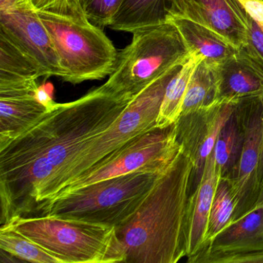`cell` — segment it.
<instances>
[{"instance_id":"obj_1","label":"cell","mask_w":263,"mask_h":263,"mask_svg":"<svg viewBox=\"0 0 263 263\" xmlns=\"http://www.w3.org/2000/svg\"><path fill=\"white\" fill-rule=\"evenodd\" d=\"M132 100L118 99L102 86L60 104L0 146L1 226L36 213L38 186L73 158L93 137L108 128Z\"/></svg>"},{"instance_id":"obj_2","label":"cell","mask_w":263,"mask_h":263,"mask_svg":"<svg viewBox=\"0 0 263 263\" xmlns=\"http://www.w3.org/2000/svg\"><path fill=\"white\" fill-rule=\"evenodd\" d=\"M192 172L193 163L181 148L135 213L115 228L125 262L176 263L187 257Z\"/></svg>"},{"instance_id":"obj_3","label":"cell","mask_w":263,"mask_h":263,"mask_svg":"<svg viewBox=\"0 0 263 263\" xmlns=\"http://www.w3.org/2000/svg\"><path fill=\"white\" fill-rule=\"evenodd\" d=\"M182 65L169 69L132 100L115 122L93 137L81 150L44 180L36 190V213L73 180L113 155L141 134L156 127L167 84Z\"/></svg>"},{"instance_id":"obj_4","label":"cell","mask_w":263,"mask_h":263,"mask_svg":"<svg viewBox=\"0 0 263 263\" xmlns=\"http://www.w3.org/2000/svg\"><path fill=\"white\" fill-rule=\"evenodd\" d=\"M132 33V42L118 52L113 72L101 85L118 99H133L169 69L183 65L192 54L177 27L169 21Z\"/></svg>"},{"instance_id":"obj_5","label":"cell","mask_w":263,"mask_h":263,"mask_svg":"<svg viewBox=\"0 0 263 263\" xmlns=\"http://www.w3.org/2000/svg\"><path fill=\"white\" fill-rule=\"evenodd\" d=\"M4 226L37 243L63 263L126 261L115 226L48 215L13 217Z\"/></svg>"},{"instance_id":"obj_6","label":"cell","mask_w":263,"mask_h":263,"mask_svg":"<svg viewBox=\"0 0 263 263\" xmlns=\"http://www.w3.org/2000/svg\"><path fill=\"white\" fill-rule=\"evenodd\" d=\"M159 175L137 172L98 181L44 203L39 213L116 228L135 213Z\"/></svg>"},{"instance_id":"obj_7","label":"cell","mask_w":263,"mask_h":263,"mask_svg":"<svg viewBox=\"0 0 263 263\" xmlns=\"http://www.w3.org/2000/svg\"><path fill=\"white\" fill-rule=\"evenodd\" d=\"M38 15L59 55L64 81L78 84L110 76L118 52L103 29L50 13Z\"/></svg>"},{"instance_id":"obj_8","label":"cell","mask_w":263,"mask_h":263,"mask_svg":"<svg viewBox=\"0 0 263 263\" xmlns=\"http://www.w3.org/2000/svg\"><path fill=\"white\" fill-rule=\"evenodd\" d=\"M181 148L175 124L164 128L154 127L73 180L53 198L120 175L137 172L162 173Z\"/></svg>"},{"instance_id":"obj_9","label":"cell","mask_w":263,"mask_h":263,"mask_svg":"<svg viewBox=\"0 0 263 263\" xmlns=\"http://www.w3.org/2000/svg\"><path fill=\"white\" fill-rule=\"evenodd\" d=\"M0 32L37 64L44 78H64L54 44L30 0H13L0 4Z\"/></svg>"},{"instance_id":"obj_10","label":"cell","mask_w":263,"mask_h":263,"mask_svg":"<svg viewBox=\"0 0 263 263\" xmlns=\"http://www.w3.org/2000/svg\"><path fill=\"white\" fill-rule=\"evenodd\" d=\"M244 132V144L236 179L232 183L235 201L233 221L256 205L259 196L258 178L263 127L261 96L240 100L237 104Z\"/></svg>"},{"instance_id":"obj_11","label":"cell","mask_w":263,"mask_h":263,"mask_svg":"<svg viewBox=\"0 0 263 263\" xmlns=\"http://www.w3.org/2000/svg\"><path fill=\"white\" fill-rule=\"evenodd\" d=\"M238 101L218 100L208 107L181 115L175 123L178 141L193 163L191 194L199 184L220 130Z\"/></svg>"},{"instance_id":"obj_12","label":"cell","mask_w":263,"mask_h":263,"mask_svg":"<svg viewBox=\"0 0 263 263\" xmlns=\"http://www.w3.org/2000/svg\"><path fill=\"white\" fill-rule=\"evenodd\" d=\"M168 16L209 27L239 50L247 44L238 0H168Z\"/></svg>"},{"instance_id":"obj_13","label":"cell","mask_w":263,"mask_h":263,"mask_svg":"<svg viewBox=\"0 0 263 263\" xmlns=\"http://www.w3.org/2000/svg\"><path fill=\"white\" fill-rule=\"evenodd\" d=\"M263 250V203L232 221L189 263H204L217 255Z\"/></svg>"},{"instance_id":"obj_14","label":"cell","mask_w":263,"mask_h":263,"mask_svg":"<svg viewBox=\"0 0 263 263\" xmlns=\"http://www.w3.org/2000/svg\"><path fill=\"white\" fill-rule=\"evenodd\" d=\"M221 178L214 152L209 155L202 178L189 196L187 212V262L196 256L204 246L211 208Z\"/></svg>"},{"instance_id":"obj_15","label":"cell","mask_w":263,"mask_h":263,"mask_svg":"<svg viewBox=\"0 0 263 263\" xmlns=\"http://www.w3.org/2000/svg\"><path fill=\"white\" fill-rule=\"evenodd\" d=\"M38 87L0 88V146L14 139L48 111L35 98Z\"/></svg>"},{"instance_id":"obj_16","label":"cell","mask_w":263,"mask_h":263,"mask_svg":"<svg viewBox=\"0 0 263 263\" xmlns=\"http://www.w3.org/2000/svg\"><path fill=\"white\" fill-rule=\"evenodd\" d=\"M218 100L238 101L263 95V69L241 50L215 66Z\"/></svg>"},{"instance_id":"obj_17","label":"cell","mask_w":263,"mask_h":263,"mask_svg":"<svg viewBox=\"0 0 263 263\" xmlns=\"http://www.w3.org/2000/svg\"><path fill=\"white\" fill-rule=\"evenodd\" d=\"M167 21L177 27L189 51L201 55L208 64L218 65L238 53L236 47L205 26L176 16H168Z\"/></svg>"},{"instance_id":"obj_18","label":"cell","mask_w":263,"mask_h":263,"mask_svg":"<svg viewBox=\"0 0 263 263\" xmlns=\"http://www.w3.org/2000/svg\"><path fill=\"white\" fill-rule=\"evenodd\" d=\"M42 77L37 64L0 32V87L35 85Z\"/></svg>"},{"instance_id":"obj_19","label":"cell","mask_w":263,"mask_h":263,"mask_svg":"<svg viewBox=\"0 0 263 263\" xmlns=\"http://www.w3.org/2000/svg\"><path fill=\"white\" fill-rule=\"evenodd\" d=\"M237 104L233 113L220 130L213 150L215 161L221 172V178L232 183L238 175L244 144V132Z\"/></svg>"},{"instance_id":"obj_20","label":"cell","mask_w":263,"mask_h":263,"mask_svg":"<svg viewBox=\"0 0 263 263\" xmlns=\"http://www.w3.org/2000/svg\"><path fill=\"white\" fill-rule=\"evenodd\" d=\"M168 17V0H124L110 28L132 33L138 29L164 24Z\"/></svg>"},{"instance_id":"obj_21","label":"cell","mask_w":263,"mask_h":263,"mask_svg":"<svg viewBox=\"0 0 263 263\" xmlns=\"http://www.w3.org/2000/svg\"><path fill=\"white\" fill-rule=\"evenodd\" d=\"M204 58L195 52L181 66L167 84L157 119V127L164 128L175 124L181 117L189 81L197 66Z\"/></svg>"},{"instance_id":"obj_22","label":"cell","mask_w":263,"mask_h":263,"mask_svg":"<svg viewBox=\"0 0 263 263\" xmlns=\"http://www.w3.org/2000/svg\"><path fill=\"white\" fill-rule=\"evenodd\" d=\"M215 66L208 64L204 59L197 66L187 86L181 116L218 101Z\"/></svg>"},{"instance_id":"obj_23","label":"cell","mask_w":263,"mask_h":263,"mask_svg":"<svg viewBox=\"0 0 263 263\" xmlns=\"http://www.w3.org/2000/svg\"><path fill=\"white\" fill-rule=\"evenodd\" d=\"M0 249L20 259L35 263H63L37 243L7 226L0 228Z\"/></svg>"},{"instance_id":"obj_24","label":"cell","mask_w":263,"mask_h":263,"mask_svg":"<svg viewBox=\"0 0 263 263\" xmlns=\"http://www.w3.org/2000/svg\"><path fill=\"white\" fill-rule=\"evenodd\" d=\"M235 211V201L232 182L220 178L211 208L203 249L233 221Z\"/></svg>"},{"instance_id":"obj_25","label":"cell","mask_w":263,"mask_h":263,"mask_svg":"<svg viewBox=\"0 0 263 263\" xmlns=\"http://www.w3.org/2000/svg\"><path fill=\"white\" fill-rule=\"evenodd\" d=\"M30 2L38 13L69 18L81 24L90 23L86 14L85 0H30Z\"/></svg>"},{"instance_id":"obj_26","label":"cell","mask_w":263,"mask_h":263,"mask_svg":"<svg viewBox=\"0 0 263 263\" xmlns=\"http://www.w3.org/2000/svg\"><path fill=\"white\" fill-rule=\"evenodd\" d=\"M124 0H85L86 14L92 24L100 28L110 27Z\"/></svg>"},{"instance_id":"obj_27","label":"cell","mask_w":263,"mask_h":263,"mask_svg":"<svg viewBox=\"0 0 263 263\" xmlns=\"http://www.w3.org/2000/svg\"><path fill=\"white\" fill-rule=\"evenodd\" d=\"M243 24L247 30V44L239 49L263 69V30L240 4Z\"/></svg>"},{"instance_id":"obj_28","label":"cell","mask_w":263,"mask_h":263,"mask_svg":"<svg viewBox=\"0 0 263 263\" xmlns=\"http://www.w3.org/2000/svg\"><path fill=\"white\" fill-rule=\"evenodd\" d=\"M204 263H263V250L217 255L208 258Z\"/></svg>"},{"instance_id":"obj_29","label":"cell","mask_w":263,"mask_h":263,"mask_svg":"<svg viewBox=\"0 0 263 263\" xmlns=\"http://www.w3.org/2000/svg\"><path fill=\"white\" fill-rule=\"evenodd\" d=\"M249 16L263 30V0H238Z\"/></svg>"},{"instance_id":"obj_30","label":"cell","mask_w":263,"mask_h":263,"mask_svg":"<svg viewBox=\"0 0 263 263\" xmlns=\"http://www.w3.org/2000/svg\"><path fill=\"white\" fill-rule=\"evenodd\" d=\"M34 95L38 102L45 107L48 111L53 110L58 104V103L53 101L51 95L44 85L39 86L35 91Z\"/></svg>"},{"instance_id":"obj_31","label":"cell","mask_w":263,"mask_h":263,"mask_svg":"<svg viewBox=\"0 0 263 263\" xmlns=\"http://www.w3.org/2000/svg\"><path fill=\"white\" fill-rule=\"evenodd\" d=\"M261 101L263 104V95H261ZM258 178L259 181L260 187L263 184V127L262 135H261V155H260L259 166H258Z\"/></svg>"},{"instance_id":"obj_32","label":"cell","mask_w":263,"mask_h":263,"mask_svg":"<svg viewBox=\"0 0 263 263\" xmlns=\"http://www.w3.org/2000/svg\"><path fill=\"white\" fill-rule=\"evenodd\" d=\"M261 203H263V184L261 185V189H260L259 196H258L256 204H261Z\"/></svg>"}]
</instances>
